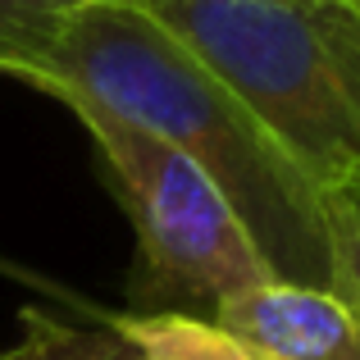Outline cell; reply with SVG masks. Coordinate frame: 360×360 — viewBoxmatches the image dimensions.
I'll return each mask as SVG.
<instances>
[{"label": "cell", "instance_id": "cell-8", "mask_svg": "<svg viewBox=\"0 0 360 360\" xmlns=\"http://www.w3.org/2000/svg\"><path fill=\"white\" fill-rule=\"evenodd\" d=\"M324 255H328V292L360 324V201L356 196H324Z\"/></svg>", "mask_w": 360, "mask_h": 360}, {"label": "cell", "instance_id": "cell-6", "mask_svg": "<svg viewBox=\"0 0 360 360\" xmlns=\"http://www.w3.org/2000/svg\"><path fill=\"white\" fill-rule=\"evenodd\" d=\"M141 360H251L219 324L196 315H115Z\"/></svg>", "mask_w": 360, "mask_h": 360}, {"label": "cell", "instance_id": "cell-7", "mask_svg": "<svg viewBox=\"0 0 360 360\" xmlns=\"http://www.w3.org/2000/svg\"><path fill=\"white\" fill-rule=\"evenodd\" d=\"M87 0H0V73L32 78L51 51L60 23Z\"/></svg>", "mask_w": 360, "mask_h": 360}, {"label": "cell", "instance_id": "cell-3", "mask_svg": "<svg viewBox=\"0 0 360 360\" xmlns=\"http://www.w3.org/2000/svg\"><path fill=\"white\" fill-rule=\"evenodd\" d=\"M96 146L105 187L137 233L128 315H196L210 319L219 301L274 278L246 238L224 192L160 137L132 128L87 101H64Z\"/></svg>", "mask_w": 360, "mask_h": 360}, {"label": "cell", "instance_id": "cell-1", "mask_svg": "<svg viewBox=\"0 0 360 360\" xmlns=\"http://www.w3.org/2000/svg\"><path fill=\"white\" fill-rule=\"evenodd\" d=\"M27 82L55 101H87L183 150L224 192L274 278L328 292L324 192L155 18L123 0H87L60 23Z\"/></svg>", "mask_w": 360, "mask_h": 360}, {"label": "cell", "instance_id": "cell-10", "mask_svg": "<svg viewBox=\"0 0 360 360\" xmlns=\"http://www.w3.org/2000/svg\"><path fill=\"white\" fill-rule=\"evenodd\" d=\"M333 5H352V9H360V0H333Z\"/></svg>", "mask_w": 360, "mask_h": 360}, {"label": "cell", "instance_id": "cell-9", "mask_svg": "<svg viewBox=\"0 0 360 360\" xmlns=\"http://www.w3.org/2000/svg\"><path fill=\"white\" fill-rule=\"evenodd\" d=\"M0 269H9V274H18V278H27V283H41V278H37V274H27V269H18V264H5V260H0Z\"/></svg>", "mask_w": 360, "mask_h": 360}, {"label": "cell", "instance_id": "cell-4", "mask_svg": "<svg viewBox=\"0 0 360 360\" xmlns=\"http://www.w3.org/2000/svg\"><path fill=\"white\" fill-rule=\"evenodd\" d=\"M251 360H360V324L324 288L264 278L210 315Z\"/></svg>", "mask_w": 360, "mask_h": 360}, {"label": "cell", "instance_id": "cell-5", "mask_svg": "<svg viewBox=\"0 0 360 360\" xmlns=\"http://www.w3.org/2000/svg\"><path fill=\"white\" fill-rule=\"evenodd\" d=\"M0 360H141V356L123 338L115 315L96 319V324H73V319L46 315V310H27L18 342L5 347Z\"/></svg>", "mask_w": 360, "mask_h": 360}, {"label": "cell", "instance_id": "cell-2", "mask_svg": "<svg viewBox=\"0 0 360 360\" xmlns=\"http://www.w3.org/2000/svg\"><path fill=\"white\" fill-rule=\"evenodd\" d=\"M255 115L324 196L360 201V9L333 0H123Z\"/></svg>", "mask_w": 360, "mask_h": 360}]
</instances>
